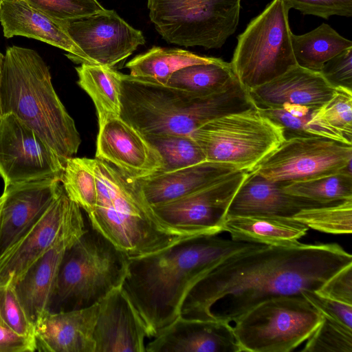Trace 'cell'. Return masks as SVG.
<instances>
[{"label":"cell","instance_id":"32","mask_svg":"<svg viewBox=\"0 0 352 352\" xmlns=\"http://www.w3.org/2000/svg\"><path fill=\"white\" fill-rule=\"evenodd\" d=\"M291 195L329 205L352 199V173H338L313 179L284 183Z\"/></svg>","mask_w":352,"mask_h":352},{"label":"cell","instance_id":"37","mask_svg":"<svg viewBox=\"0 0 352 352\" xmlns=\"http://www.w3.org/2000/svg\"><path fill=\"white\" fill-rule=\"evenodd\" d=\"M22 1L32 8L60 22L87 17L105 10L98 0Z\"/></svg>","mask_w":352,"mask_h":352},{"label":"cell","instance_id":"45","mask_svg":"<svg viewBox=\"0 0 352 352\" xmlns=\"http://www.w3.org/2000/svg\"><path fill=\"white\" fill-rule=\"evenodd\" d=\"M3 60H4V55L1 52H0V120L3 116L2 107H1V81H2Z\"/></svg>","mask_w":352,"mask_h":352},{"label":"cell","instance_id":"1","mask_svg":"<svg viewBox=\"0 0 352 352\" xmlns=\"http://www.w3.org/2000/svg\"><path fill=\"white\" fill-rule=\"evenodd\" d=\"M350 263L351 254L335 243L245 250L222 261L192 285L180 316L230 324L270 298L317 291Z\"/></svg>","mask_w":352,"mask_h":352},{"label":"cell","instance_id":"6","mask_svg":"<svg viewBox=\"0 0 352 352\" xmlns=\"http://www.w3.org/2000/svg\"><path fill=\"white\" fill-rule=\"evenodd\" d=\"M87 224L63 256L49 311L91 307L122 286L127 276L129 256Z\"/></svg>","mask_w":352,"mask_h":352},{"label":"cell","instance_id":"8","mask_svg":"<svg viewBox=\"0 0 352 352\" xmlns=\"http://www.w3.org/2000/svg\"><path fill=\"white\" fill-rule=\"evenodd\" d=\"M289 10L282 0H272L238 36L230 65L247 91L297 65L292 45Z\"/></svg>","mask_w":352,"mask_h":352},{"label":"cell","instance_id":"22","mask_svg":"<svg viewBox=\"0 0 352 352\" xmlns=\"http://www.w3.org/2000/svg\"><path fill=\"white\" fill-rule=\"evenodd\" d=\"M0 22L6 38L22 36L36 39L66 51L67 58L76 63H87L85 54L68 35L62 22L22 0H2Z\"/></svg>","mask_w":352,"mask_h":352},{"label":"cell","instance_id":"26","mask_svg":"<svg viewBox=\"0 0 352 352\" xmlns=\"http://www.w3.org/2000/svg\"><path fill=\"white\" fill-rule=\"evenodd\" d=\"M309 229L294 218L271 216H228L222 225L234 241L267 245L298 243Z\"/></svg>","mask_w":352,"mask_h":352},{"label":"cell","instance_id":"11","mask_svg":"<svg viewBox=\"0 0 352 352\" xmlns=\"http://www.w3.org/2000/svg\"><path fill=\"white\" fill-rule=\"evenodd\" d=\"M351 146L321 137L287 138L252 171L280 183L352 173Z\"/></svg>","mask_w":352,"mask_h":352},{"label":"cell","instance_id":"14","mask_svg":"<svg viewBox=\"0 0 352 352\" xmlns=\"http://www.w3.org/2000/svg\"><path fill=\"white\" fill-rule=\"evenodd\" d=\"M64 163L32 129L11 114L0 120V175L4 187L46 178H60Z\"/></svg>","mask_w":352,"mask_h":352},{"label":"cell","instance_id":"13","mask_svg":"<svg viewBox=\"0 0 352 352\" xmlns=\"http://www.w3.org/2000/svg\"><path fill=\"white\" fill-rule=\"evenodd\" d=\"M85 229L80 207L63 188L43 215L1 258L0 286L14 285L56 243Z\"/></svg>","mask_w":352,"mask_h":352},{"label":"cell","instance_id":"18","mask_svg":"<svg viewBox=\"0 0 352 352\" xmlns=\"http://www.w3.org/2000/svg\"><path fill=\"white\" fill-rule=\"evenodd\" d=\"M148 327L123 286L99 302L95 352H145Z\"/></svg>","mask_w":352,"mask_h":352},{"label":"cell","instance_id":"39","mask_svg":"<svg viewBox=\"0 0 352 352\" xmlns=\"http://www.w3.org/2000/svg\"><path fill=\"white\" fill-rule=\"evenodd\" d=\"M0 318L18 334L34 338V327L28 320L13 285L0 286Z\"/></svg>","mask_w":352,"mask_h":352},{"label":"cell","instance_id":"36","mask_svg":"<svg viewBox=\"0 0 352 352\" xmlns=\"http://www.w3.org/2000/svg\"><path fill=\"white\" fill-rule=\"evenodd\" d=\"M306 341L303 352H352V329L323 316Z\"/></svg>","mask_w":352,"mask_h":352},{"label":"cell","instance_id":"33","mask_svg":"<svg viewBox=\"0 0 352 352\" xmlns=\"http://www.w3.org/2000/svg\"><path fill=\"white\" fill-rule=\"evenodd\" d=\"M143 135L162 158V166L157 173L172 171L206 161L201 147L190 135Z\"/></svg>","mask_w":352,"mask_h":352},{"label":"cell","instance_id":"41","mask_svg":"<svg viewBox=\"0 0 352 352\" xmlns=\"http://www.w3.org/2000/svg\"><path fill=\"white\" fill-rule=\"evenodd\" d=\"M324 317L352 329V305L320 295L316 291L301 294Z\"/></svg>","mask_w":352,"mask_h":352},{"label":"cell","instance_id":"31","mask_svg":"<svg viewBox=\"0 0 352 352\" xmlns=\"http://www.w3.org/2000/svg\"><path fill=\"white\" fill-rule=\"evenodd\" d=\"M238 81L230 63L218 58L213 63L183 67L174 72L166 85L207 96L223 91Z\"/></svg>","mask_w":352,"mask_h":352},{"label":"cell","instance_id":"43","mask_svg":"<svg viewBox=\"0 0 352 352\" xmlns=\"http://www.w3.org/2000/svg\"><path fill=\"white\" fill-rule=\"evenodd\" d=\"M316 292L325 297L352 305V263L337 272Z\"/></svg>","mask_w":352,"mask_h":352},{"label":"cell","instance_id":"17","mask_svg":"<svg viewBox=\"0 0 352 352\" xmlns=\"http://www.w3.org/2000/svg\"><path fill=\"white\" fill-rule=\"evenodd\" d=\"M98 126L96 158L111 164L134 179L160 170L162 158L157 150L120 116L109 117Z\"/></svg>","mask_w":352,"mask_h":352},{"label":"cell","instance_id":"4","mask_svg":"<svg viewBox=\"0 0 352 352\" xmlns=\"http://www.w3.org/2000/svg\"><path fill=\"white\" fill-rule=\"evenodd\" d=\"M1 100L3 115L11 114L32 129L64 164L77 153L80 134L53 87L47 65L35 50L7 47Z\"/></svg>","mask_w":352,"mask_h":352},{"label":"cell","instance_id":"47","mask_svg":"<svg viewBox=\"0 0 352 352\" xmlns=\"http://www.w3.org/2000/svg\"><path fill=\"white\" fill-rule=\"evenodd\" d=\"M1 1H2V0H0V5H1Z\"/></svg>","mask_w":352,"mask_h":352},{"label":"cell","instance_id":"34","mask_svg":"<svg viewBox=\"0 0 352 352\" xmlns=\"http://www.w3.org/2000/svg\"><path fill=\"white\" fill-rule=\"evenodd\" d=\"M60 180L69 199L76 203L87 214L94 208L97 185L90 158H67Z\"/></svg>","mask_w":352,"mask_h":352},{"label":"cell","instance_id":"21","mask_svg":"<svg viewBox=\"0 0 352 352\" xmlns=\"http://www.w3.org/2000/svg\"><path fill=\"white\" fill-rule=\"evenodd\" d=\"M98 311L99 302L80 309L46 311L34 326L36 350L95 352L94 332Z\"/></svg>","mask_w":352,"mask_h":352},{"label":"cell","instance_id":"25","mask_svg":"<svg viewBox=\"0 0 352 352\" xmlns=\"http://www.w3.org/2000/svg\"><path fill=\"white\" fill-rule=\"evenodd\" d=\"M83 232L71 234L56 243L13 285L19 300L34 327L48 310L65 250Z\"/></svg>","mask_w":352,"mask_h":352},{"label":"cell","instance_id":"20","mask_svg":"<svg viewBox=\"0 0 352 352\" xmlns=\"http://www.w3.org/2000/svg\"><path fill=\"white\" fill-rule=\"evenodd\" d=\"M336 91L320 72L298 65L261 85L248 90L252 104L259 109L280 108L294 104L319 108Z\"/></svg>","mask_w":352,"mask_h":352},{"label":"cell","instance_id":"7","mask_svg":"<svg viewBox=\"0 0 352 352\" xmlns=\"http://www.w3.org/2000/svg\"><path fill=\"white\" fill-rule=\"evenodd\" d=\"M206 161L251 171L286 139L283 129L254 105L203 124L190 135Z\"/></svg>","mask_w":352,"mask_h":352},{"label":"cell","instance_id":"44","mask_svg":"<svg viewBox=\"0 0 352 352\" xmlns=\"http://www.w3.org/2000/svg\"><path fill=\"white\" fill-rule=\"evenodd\" d=\"M36 349L34 337L18 334L0 318V352H32Z\"/></svg>","mask_w":352,"mask_h":352},{"label":"cell","instance_id":"15","mask_svg":"<svg viewBox=\"0 0 352 352\" xmlns=\"http://www.w3.org/2000/svg\"><path fill=\"white\" fill-rule=\"evenodd\" d=\"M73 41L85 54L87 63L113 68L145 43L142 32L114 10L62 22Z\"/></svg>","mask_w":352,"mask_h":352},{"label":"cell","instance_id":"38","mask_svg":"<svg viewBox=\"0 0 352 352\" xmlns=\"http://www.w3.org/2000/svg\"><path fill=\"white\" fill-rule=\"evenodd\" d=\"M331 126L352 141V90L338 87L333 97L318 108Z\"/></svg>","mask_w":352,"mask_h":352},{"label":"cell","instance_id":"28","mask_svg":"<svg viewBox=\"0 0 352 352\" xmlns=\"http://www.w3.org/2000/svg\"><path fill=\"white\" fill-rule=\"evenodd\" d=\"M78 85L89 96L96 107L98 123L120 116L123 74L105 66L82 63L76 67Z\"/></svg>","mask_w":352,"mask_h":352},{"label":"cell","instance_id":"35","mask_svg":"<svg viewBox=\"0 0 352 352\" xmlns=\"http://www.w3.org/2000/svg\"><path fill=\"white\" fill-rule=\"evenodd\" d=\"M292 218L309 228L333 234L352 231V199L336 204L305 208Z\"/></svg>","mask_w":352,"mask_h":352},{"label":"cell","instance_id":"30","mask_svg":"<svg viewBox=\"0 0 352 352\" xmlns=\"http://www.w3.org/2000/svg\"><path fill=\"white\" fill-rule=\"evenodd\" d=\"M292 45L297 65L317 72L327 60L352 47L351 41L340 35L327 23L304 34L292 33Z\"/></svg>","mask_w":352,"mask_h":352},{"label":"cell","instance_id":"16","mask_svg":"<svg viewBox=\"0 0 352 352\" xmlns=\"http://www.w3.org/2000/svg\"><path fill=\"white\" fill-rule=\"evenodd\" d=\"M63 188L59 178L4 187L0 204V260L43 215Z\"/></svg>","mask_w":352,"mask_h":352},{"label":"cell","instance_id":"12","mask_svg":"<svg viewBox=\"0 0 352 352\" xmlns=\"http://www.w3.org/2000/svg\"><path fill=\"white\" fill-rule=\"evenodd\" d=\"M249 172L236 170L188 195L151 207L160 223L173 232L219 234L228 207Z\"/></svg>","mask_w":352,"mask_h":352},{"label":"cell","instance_id":"42","mask_svg":"<svg viewBox=\"0 0 352 352\" xmlns=\"http://www.w3.org/2000/svg\"><path fill=\"white\" fill-rule=\"evenodd\" d=\"M320 72L334 87L352 90V47L324 63Z\"/></svg>","mask_w":352,"mask_h":352},{"label":"cell","instance_id":"2","mask_svg":"<svg viewBox=\"0 0 352 352\" xmlns=\"http://www.w3.org/2000/svg\"><path fill=\"white\" fill-rule=\"evenodd\" d=\"M263 245L216 234L190 236L129 258L122 286L153 338L180 316L187 293L204 274L232 255Z\"/></svg>","mask_w":352,"mask_h":352},{"label":"cell","instance_id":"46","mask_svg":"<svg viewBox=\"0 0 352 352\" xmlns=\"http://www.w3.org/2000/svg\"><path fill=\"white\" fill-rule=\"evenodd\" d=\"M1 197H0V204H1Z\"/></svg>","mask_w":352,"mask_h":352},{"label":"cell","instance_id":"23","mask_svg":"<svg viewBox=\"0 0 352 352\" xmlns=\"http://www.w3.org/2000/svg\"><path fill=\"white\" fill-rule=\"evenodd\" d=\"M284 183L270 181L253 171L231 201L228 216H271L292 218L300 210L325 206L284 192Z\"/></svg>","mask_w":352,"mask_h":352},{"label":"cell","instance_id":"24","mask_svg":"<svg viewBox=\"0 0 352 352\" xmlns=\"http://www.w3.org/2000/svg\"><path fill=\"white\" fill-rule=\"evenodd\" d=\"M239 170L234 165L204 161L135 179L151 206L170 201L207 186Z\"/></svg>","mask_w":352,"mask_h":352},{"label":"cell","instance_id":"10","mask_svg":"<svg viewBox=\"0 0 352 352\" xmlns=\"http://www.w3.org/2000/svg\"><path fill=\"white\" fill-rule=\"evenodd\" d=\"M241 0H147L149 17L167 42L218 49L236 31Z\"/></svg>","mask_w":352,"mask_h":352},{"label":"cell","instance_id":"27","mask_svg":"<svg viewBox=\"0 0 352 352\" xmlns=\"http://www.w3.org/2000/svg\"><path fill=\"white\" fill-rule=\"evenodd\" d=\"M217 60L182 49L155 46L132 58L125 67L132 77L166 85L172 74L183 67Z\"/></svg>","mask_w":352,"mask_h":352},{"label":"cell","instance_id":"19","mask_svg":"<svg viewBox=\"0 0 352 352\" xmlns=\"http://www.w3.org/2000/svg\"><path fill=\"white\" fill-rule=\"evenodd\" d=\"M146 352H241L233 327L179 316L146 344Z\"/></svg>","mask_w":352,"mask_h":352},{"label":"cell","instance_id":"3","mask_svg":"<svg viewBox=\"0 0 352 352\" xmlns=\"http://www.w3.org/2000/svg\"><path fill=\"white\" fill-rule=\"evenodd\" d=\"M254 106L238 81L207 96L123 74L120 117L142 135H191L206 122Z\"/></svg>","mask_w":352,"mask_h":352},{"label":"cell","instance_id":"40","mask_svg":"<svg viewBox=\"0 0 352 352\" xmlns=\"http://www.w3.org/2000/svg\"><path fill=\"white\" fill-rule=\"evenodd\" d=\"M289 8L303 14H311L323 19L333 15L352 16V0H282Z\"/></svg>","mask_w":352,"mask_h":352},{"label":"cell","instance_id":"5","mask_svg":"<svg viewBox=\"0 0 352 352\" xmlns=\"http://www.w3.org/2000/svg\"><path fill=\"white\" fill-rule=\"evenodd\" d=\"M91 162L97 199L87 214L88 223L129 258L192 236L173 232L160 223L134 178L105 161L94 158Z\"/></svg>","mask_w":352,"mask_h":352},{"label":"cell","instance_id":"9","mask_svg":"<svg viewBox=\"0 0 352 352\" xmlns=\"http://www.w3.org/2000/svg\"><path fill=\"white\" fill-rule=\"evenodd\" d=\"M322 318L302 294L280 296L257 305L232 327L241 351L289 352L307 340Z\"/></svg>","mask_w":352,"mask_h":352},{"label":"cell","instance_id":"29","mask_svg":"<svg viewBox=\"0 0 352 352\" xmlns=\"http://www.w3.org/2000/svg\"><path fill=\"white\" fill-rule=\"evenodd\" d=\"M257 109L283 129L286 138L293 136H316L352 145L351 140L321 118L318 108L285 104L280 108Z\"/></svg>","mask_w":352,"mask_h":352}]
</instances>
